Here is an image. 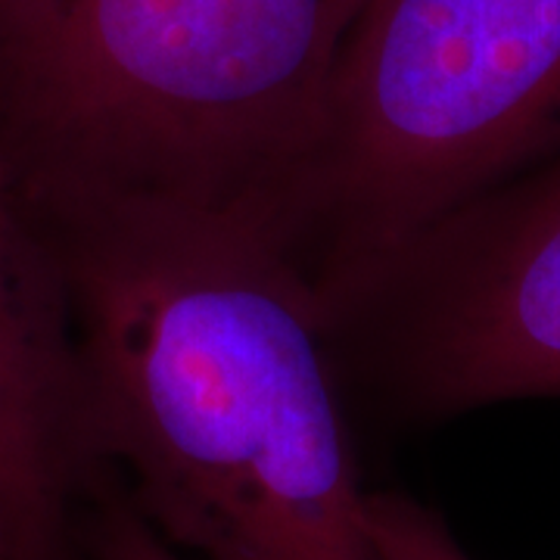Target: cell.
Returning a JSON list of instances; mask_svg holds the SVG:
<instances>
[{
    "instance_id": "obj_2",
    "label": "cell",
    "mask_w": 560,
    "mask_h": 560,
    "mask_svg": "<svg viewBox=\"0 0 560 560\" xmlns=\"http://www.w3.org/2000/svg\"><path fill=\"white\" fill-rule=\"evenodd\" d=\"M560 143V0H368L296 150L234 215L315 302Z\"/></svg>"
},
{
    "instance_id": "obj_7",
    "label": "cell",
    "mask_w": 560,
    "mask_h": 560,
    "mask_svg": "<svg viewBox=\"0 0 560 560\" xmlns=\"http://www.w3.org/2000/svg\"><path fill=\"white\" fill-rule=\"evenodd\" d=\"M368 533L381 560H470L436 511L401 492H368Z\"/></svg>"
},
{
    "instance_id": "obj_3",
    "label": "cell",
    "mask_w": 560,
    "mask_h": 560,
    "mask_svg": "<svg viewBox=\"0 0 560 560\" xmlns=\"http://www.w3.org/2000/svg\"><path fill=\"white\" fill-rule=\"evenodd\" d=\"M368 0H69L0 103L25 194L237 212L318 113Z\"/></svg>"
},
{
    "instance_id": "obj_6",
    "label": "cell",
    "mask_w": 560,
    "mask_h": 560,
    "mask_svg": "<svg viewBox=\"0 0 560 560\" xmlns=\"http://www.w3.org/2000/svg\"><path fill=\"white\" fill-rule=\"evenodd\" d=\"M79 560H187L143 521L113 474H106L84 504Z\"/></svg>"
},
{
    "instance_id": "obj_1",
    "label": "cell",
    "mask_w": 560,
    "mask_h": 560,
    "mask_svg": "<svg viewBox=\"0 0 560 560\" xmlns=\"http://www.w3.org/2000/svg\"><path fill=\"white\" fill-rule=\"evenodd\" d=\"M60 261L91 448L180 555L381 560L308 283L234 212L25 194Z\"/></svg>"
},
{
    "instance_id": "obj_8",
    "label": "cell",
    "mask_w": 560,
    "mask_h": 560,
    "mask_svg": "<svg viewBox=\"0 0 560 560\" xmlns=\"http://www.w3.org/2000/svg\"><path fill=\"white\" fill-rule=\"evenodd\" d=\"M69 0H0V103L32 75Z\"/></svg>"
},
{
    "instance_id": "obj_4",
    "label": "cell",
    "mask_w": 560,
    "mask_h": 560,
    "mask_svg": "<svg viewBox=\"0 0 560 560\" xmlns=\"http://www.w3.org/2000/svg\"><path fill=\"white\" fill-rule=\"evenodd\" d=\"M342 396L389 420L560 399V143L318 300Z\"/></svg>"
},
{
    "instance_id": "obj_5",
    "label": "cell",
    "mask_w": 560,
    "mask_h": 560,
    "mask_svg": "<svg viewBox=\"0 0 560 560\" xmlns=\"http://www.w3.org/2000/svg\"><path fill=\"white\" fill-rule=\"evenodd\" d=\"M91 448L69 296L0 143V526L10 560H79Z\"/></svg>"
},
{
    "instance_id": "obj_9",
    "label": "cell",
    "mask_w": 560,
    "mask_h": 560,
    "mask_svg": "<svg viewBox=\"0 0 560 560\" xmlns=\"http://www.w3.org/2000/svg\"><path fill=\"white\" fill-rule=\"evenodd\" d=\"M0 560H10V548H7V539H3V526H0Z\"/></svg>"
}]
</instances>
